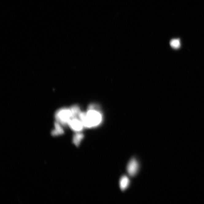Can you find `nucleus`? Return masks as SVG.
I'll list each match as a JSON object with an SVG mask.
<instances>
[{"label": "nucleus", "instance_id": "f257e3e1", "mask_svg": "<svg viewBox=\"0 0 204 204\" xmlns=\"http://www.w3.org/2000/svg\"><path fill=\"white\" fill-rule=\"evenodd\" d=\"M79 117L82 121L84 128H88L98 126L102 120V114L94 106H90L87 112H81Z\"/></svg>", "mask_w": 204, "mask_h": 204}, {"label": "nucleus", "instance_id": "f03ea898", "mask_svg": "<svg viewBox=\"0 0 204 204\" xmlns=\"http://www.w3.org/2000/svg\"><path fill=\"white\" fill-rule=\"evenodd\" d=\"M73 117L71 109H63L57 112L56 118L59 123L63 125H68L70 120Z\"/></svg>", "mask_w": 204, "mask_h": 204}, {"label": "nucleus", "instance_id": "7ed1b4c3", "mask_svg": "<svg viewBox=\"0 0 204 204\" xmlns=\"http://www.w3.org/2000/svg\"><path fill=\"white\" fill-rule=\"evenodd\" d=\"M70 128L76 133H80L84 128L82 121L79 117H73L68 123Z\"/></svg>", "mask_w": 204, "mask_h": 204}, {"label": "nucleus", "instance_id": "20e7f679", "mask_svg": "<svg viewBox=\"0 0 204 204\" xmlns=\"http://www.w3.org/2000/svg\"><path fill=\"white\" fill-rule=\"evenodd\" d=\"M139 168L138 161L135 158H132L127 166V171L130 176L133 177L137 173Z\"/></svg>", "mask_w": 204, "mask_h": 204}, {"label": "nucleus", "instance_id": "39448f33", "mask_svg": "<svg viewBox=\"0 0 204 204\" xmlns=\"http://www.w3.org/2000/svg\"><path fill=\"white\" fill-rule=\"evenodd\" d=\"M130 184V180L127 176H122L120 179V187L122 191H125L128 188Z\"/></svg>", "mask_w": 204, "mask_h": 204}, {"label": "nucleus", "instance_id": "423d86ee", "mask_svg": "<svg viewBox=\"0 0 204 204\" xmlns=\"http://www.w3.org/2000/svg\"><path fill=\"white\" fill-rule=\"evenodd\" d=\"M84 135L82 133H77L73 137V143L76 146H78L80 144L81 142L84 138Z\"/></svg>", "mask_w": 204, "mask_h": 204}, {"label": "nucleus", "instance_id": "0eeeda50", "mask_svg": "<svg viewBox=\"0 0 204 204\" xmlns=\"http://www.w3.org/2000/svg\"><path fill=\"white\" fill-rule=\"evenodd\" d=\"M170 44L172 48L177 49L181 46L180 40L179 39H174L170 42Z\"/></svg>", "mask_w": 204, "mask_h": 204}, {"label": "nucleus", "instance_id": "6e6552de", "mask_svg": "<svg viewBox=\"0 0 204 204\" xmlns=\"http://www.w3.org/2000/svg\"><path fill=\"white\" fill-rule=\"evenodd\" d=\"M55 129L53 132V135H58L63 133V130L62 129L59 123L56 122L55 124Z\"/></svg>", "mask_w": 204, "mask_h": 204}]
</instances>
